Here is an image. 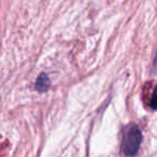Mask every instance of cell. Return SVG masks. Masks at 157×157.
Masks as SVG:
<instances>
[{
    "label": "cell",
    "instance_id": "6da1fadb",
    "mask_svg": "<svg viewBox=\"0 0 157 157\" xmlns=\"http://www.w3.org/2000/svg\"><path fill=\"white\" fill-rule=\"evenodd\" d=\"M142 133L136 125H130L124 131L122 142L123 153L127 156H133L138 153L141 145Z\"/></svg>",
    "mask_w": 157,
    "mask_h": 157
},
{
    "label": "cell",
    "instance_id": "7a4b0ae2",
    "mask_svg": "<svg viewBox=\"0 0 157 157\" xmlns=\"http://www.w3.org/2000/svg\"><path fill=\"white\" fill-rule=\"evenodd\" d=\"M50 85H51V82L48 74L42 73L38 76L37 82H36V88H37V90H39V92H45V90H48Z\"/></svg>",
    "mask_w": 157,
    "mask_h": 157
},
{
    "label": "cell",
    "instance_id": "3957f363",
    "mask_svg": "<svg viewBox=\"0 0 157 157\" xmlns=\"http://www.w3.org/2000/svg\"><path fill=\"white\" fill-rule=\"evenodd\" d=\"M150 107L153 108V109H157V87H155V90H153L152 96H151Z\"/></svg>",
    "mask_w": 157,
    "mask_h": 157
}]
</instances>
